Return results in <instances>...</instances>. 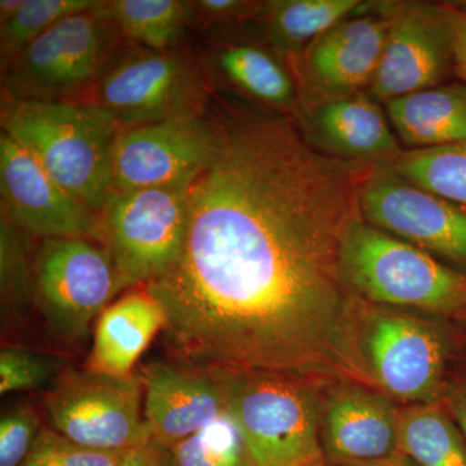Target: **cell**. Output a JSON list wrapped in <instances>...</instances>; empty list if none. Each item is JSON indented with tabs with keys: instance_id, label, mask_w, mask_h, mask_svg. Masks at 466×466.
Masks as SVG:
<instances>
[{
	"instance_id": "ac0fdd59",
	"label": "cell",
	"mask_w": 466,
	"mask_h": 466,
	"mask_svg": "<svg viewBox=\"0 0 466 466\" xmlns=\"http://www.w3.org/2000/svg\"><path fill=\"white\" fill-rule=\"evenodd\" d=\"M167 325L164 309L147 291H134L104 309L86 370L113 377L133 375L140 355Z\"/></svg>"
},
{
	"instance_id": "603a6c76",
	"label": "cell",
	"mask_w": 466,
	"mask_h": 466,
	"mask_svg": "<svg viewBox=\"0 0 466 466\" xmlns=\"http://www.w3.org/2000/svg\"><path fill=\"white\" fill-rule=\"evenodd\" d=\"M110 15L127 43L147 50H182L191 32L188 2L180 0H108Z\"/></svg>"
},
{
	"instance_id": "ba28073f",
	"label": "cell",
	"mask_w": 466,
	"mask_h": 466,
	"mask_svg": "<svg viewBox=\"0 0 466 466\" xmlns=\"http://www.w3.org/2000/svg\"><path fill=\"white\" fill-rule=\"evenodd\" d=\"M35 303L67 342L82 341L92 319L121 290L112 254L86 238H43L34 254Z\"/></svg>"
},
{
	"instance_id": "5b68a950",
	"label": "cell",
	"mask_w": 466,
	"mask_h": 466,
	"mask_svg": "<svg viewBox=\"0 0 466 466\" xmlns=\"http://www.w3.org/2000/svg\"><path fill=\"white\" fill-rule=\"evenodd\" d=\"M342 269L357 296L466 323V274L363 218L346 235Z\"/></svg>"
},
{
	"instance_id": "8992f818",
	"label": "cell",
	"mask_w": 466,
	"mask_h": 466,
	"mask_svg": "<svg viewBox=\"0 0 466 466\" xmlns=\"http://www.w3.org/2000/svg\"><path fill=\"white\" fill-rule=\"evenodd\" d=\"M216 85L198 55L128 45L99 84L79 101L112 113L130 128L177 116L204 115Z\"/></svg>"
},
{
	"instance_id": "4fadbf2b",
	"label": "cell",
	"mask_w": 466,
	"mask_h": 466,
	"mask_svg": "<svg viewBox=\"0 0 466 466\" xmlns=\"http://www.w3.org/2000/svg\"><path fill=\"white\" fill-rule=\"evenodd\" d=\"M210 149L207 112L121 128L113 147L110 193L189 179L207 162Z\"/></svg>"
},
{
	"instance_id": "3957f363",
	"label": "cell",
	"mask_w": 466,
	"mask_h": 466,
	"mask_svg": "<svg viewBox=\"0 0 466 466\" xmlns=\"http://www.w3.org/2000/svg\"><path fill=\"white\" fill-rule=\"evenodd\" d=\"M130 43L108 0L58 21L2 72V100L84 99Z\"/></svg>"
},
{
	"instance_id": "6da1fadb",
	"label": "cell",
	"mask_w": 466,
	"mask_h": 466,
	"mask_svg": "<svg viewBox=\"0 0 466 466\" xmlns=\"http://www.w3.org/2000/svg\"><path fill=\"white\" fill-rule=\"evenodd\" d=\"M179 258L146 289L189 367L372 386L342 269L368 173L328 157L285 113L216 91Z\"/></svg>"
},
{
	"instance_id": "d6a6232c",
	"label": "cell",
	"mask_w": 466,
	"mask_h": 466,
	"mask_svg": "<svg viewBox=\"0 0 466 466\" xmlns=\"http://www.w3.org/2000/svg\"><path fill=\"white\" fill-rule=\"evenodd\" d=\"M446 21L452 43L453 70L466 84V0L438 5Z\"/></svg>"
},
{
	"instance_id": "e0dca14e",
	"label": "cell",
	"mask_w": 466,
	"mask_h": 466,
	"mask_svg": "<svg viewBox=\"0 0 466 466\" xmlns=\"http://www.w3.org/2000/svg\"><path fill=\"white\" fill-rule=\"evenodd\" d=\"M390 26L391 17L355 18L339 24L309 47V76L325 90L339 95L372 82Z\"/></svg>"
},
{
	"instance_id": "9a60e30c",
	"label": "cell",
	"mask_w": 466,
	"mask_h": 466,
	"mask_svg": "<svg viewBox=\"0 0 466 466\" xmlns=\"http://www.w3.org/2000/svg\"><path fill=\"white\" fill-rule=\"evenodd\" d=\"M320 433L330 464H377L401 452L400 410L370 386L345 383L323 404Z\"/></svg>"
},
{
	"instance_id": "52a82bcc",
	"label": "cell",
	"mask_w": 466,
	"mask_h": 466,
	"mask_svg": "<svg viewBox=\"0 0 466 466\" xmlns=\"http://www.w3.org/2000/svg\"><path fill=\"white\" fill-rule=\"evenodd\" d=\"M192 179L110 193L100 213L101 244L112 254L121 290L161 278L179 258Z\"/></svg>"
},
{
	"instance_id": "d590c367",
	"label": "cell",
	"mask_w": 466,
	"mask_h": 466,
	"mask_svg": "<svg viewBox=\"0 0 466 466\" xmlns=\"http://www.w3.org/2000/svg\"><path fill=\"white\" fill-rule=\"evenodd\" d=\"M25 0H0V26L16 16Z\"/></svg>"
},
{
	"instance_id": "4316f807",
	"label": "cell",
	"mask_w": 466,
	"mask_h": 466,
	"mask_svg": "<svg viewBox=\"0 0 466 466\" xmlns=\"http://www.w3.org/2000/svg\"><path fill=\"white\" fill-rule=\"evenodd\" d=\"M175 466H253L231 413L171 447Z\"/></svg>"
},
{
	"instance_id": "cb8c5ba5",
	"label": "cell",
	"mask_w": 466,
	"mask_h": 466,
	"mask_svg": "<svg viewBox=\"0 0 466 466\" xmlns=\"http://www.w3.org/2000/svg\"><path fill=\"white\" fill-rule=\"evenodd\" d=\"M359 5L358 0H274L259 5L256 16L276 47L291 50L329 32Z\"/></svg>"
},
{
	"instance_id": "ffe728a7",
	"label": "cell",
	"mask_w": 466,
	"mask_h": 466,
	"mask_svg": "<svg viewBox=\"0 0 466 466\" xmlns=\"http://www.w3.org/2000/svg\"><path fill=\"white\" fill-rule=\"evenodd\" d=\"M314 127L325 148L345 157L394 161L401 153L381 109L363 95L325 103Z\"/></svg>"
},
{
	"instance_id": "e575fe53",
	"label": "cell",
	"mask_w": 466,
	"mask_h": 466,
	"mask_svg": "<svg viewBox=\"0 0 466 466\" xmlns=\"http://www.w3.org/2000/svg\"><path fill=\"white\" fill-rule=\"evenodd\" d=\"M446 408L466 441V379L451 385L443 395Z\"/></svg>"
},
{
	"instance_id": "7402d4cb",
	"label": "cell",
	"mask_w": 466,
	"mask_h": 466,
	"mask_svg": "<svg viewBox=\"0 0 466 466\" xmlns=\"http://www.w3.org/2000/svg\"><path fill=\"white\" fill-rule=\"evenodd\" d=\"M400 450L419 466H466L464 435L440 401L400 410Z\"/></svg>"
},
{
	"instance_id": "d4e9b609",
	"label": "cell",
	"mask_w": 466,
	"mask_h": 466,
	"mask_svg": "<svg viewBox=\"0 0 466 466\" xmlns=\"http://www.w3.org/2000/svg\"><path fill=\"white\" fill-rule=\"evenodd\" d=\"M389 167L408 182L466 208V143L400 153Z\"/></svg>"
},
{
	"instance_id": "1f68e13d",
	"label": "cell",
	"mask_w": 466,
	"mask_h": 466,
	"mask_svg": "<svg viewBox=\"0 0 466 466\" xmlns=\"http://www.w3.org/2000/svg\"><path fill=\"white\" fill-rule=\"evenodd\" d=\"M191 32H198L202 36L217 35L229 24L251 14L256 15L258 5L240 0H196L188 2Z\"/></svg>"
},
{
	"instance_id": "484cf974",
	"label": "cell",
	"mask_w": 466,
	"mask_h": 466,
	"mask_svg": "<svg viewBox=\"0 0 466 466\" xmlns=\"http://www.w3.org/2000/svg\"><path fill=\"white\" fill-rule=\"evenodd\" d=\"M30 235L0 214V297L3 318L23 317L35 302Z\"/></svg>"
},
{
	"instance_id": "277c9868",
	"label": "cell",
	"mask_w": 466,
	"mask_h": 466,
	"mask_svg": "<svg viewBox=\"0 0 466 466\" xmlns=\"http://www.w3.org/2000/svg\"><path fill=\"white\" fill-rule=\"evenodd\" d=\"M217 372L253 466H311L325 460L317 380L278 372Z\"/></svg>"
},
{
	"instance_id": "74e56055",
	"label": "cell",
	"mask_w": 466,
	"mask_h": 466,
	"mask_svg": "<svg viewBox=\"0 0 466 466\" xmlns=\"http://www.w3.org/2000/svg\"><path fill=\"white\" fill-rule=\"evenodd\" d=\"M311 466H336L330 464V462H328L327 460H323V461L317 462V464L311 465Z\"/></svg>"
},
{
	"instance_id": "7c38bea8",
	"label": "cell",
	"mask_w": 466,
	"mask_h": 466,
	"mask_svg": "<svg viewBox=\"0 0 466 466\" xmlns=\"http://www.w3.org/2000/svg\"><path fill=\"white\" fill-rule=\"evenodd\" d=\"M0 189L2 210L30 236L101 242L100 214L61 187L5 131H0Z\"/></svg>"
},
{
	"instance_id": "2e32d148",
	"label": "cell",
	"mask_w": 466,
	"mask_h": 466,
	"mask_svg": "<svg viewBox=\"0 0 466 466\" xmlns=\"http://www.w3.org/2000/svg\"><path fill=\"white\" fill-rule=\"evenodd\" d=\"M453 67L452 43L438 5L408 7L391 17L390 32L370 87L391 101L435 87Z\"/></svg>"
},
{
	"instance_id": "9c48e42d",
	"label": "cell",
	"mask_w": 466,
	"mask_h": 466,
	"mask_svg": "<svg viewBox=\"0 0 466 466\" xmlns=\"http://www.w3.org/2000/svg\"><path fill=\"white\" fill-rule=\"evenodd\" d=\"M140 376L113 377L66 370L45 404L52 428L87 449L127 451L149 441L140 413Z\"/></svg>"
},
{
	"instance_id": "f1b7e54d",
	"label": "cell",
	"mask_w": 466,
	"mask_h": 466,
	"mask_svg": "<svg viewBox=\"0 0 466 466\" xmlns=\"http://www.w3.org/2000/svg\"><path fill=\"white\" fill-rule=\"evenodd\" d=\"M64 367V359L20 346L0 351V394L33 390L50 382Z\"/></svg>"
},
{
	"instance_id": "8d00e7d4",
	"label": "cell",
	"mask_w": 466,
	"mask_h": 466,
	"mask_svg": "<svg viewBox=\"0 0 466 466\" xmlns=\"http://www.w3.org/2000/svg\"><path fill=\"white\" fill-rule=\"evenodd\" d=\"M370 466H419L413 461L410 456H407L404 452L397 453V455L391 456V458L383 460V461L377 462V464Z\"/></svg>"
},
{
	"instance_id": "7a4b0ae2",
	"label": "cell",
	"mask_w": 466,
	"mask_h": 466,
	"mask_svg": "<svg viewBox=\"0 0 466 466\" xmlns=\"http://www.w3.org/2000/svg\"><path fill=\"white\" fill-rule=\"evenodd\" d=\"M2 131L61 187L100 214L112 192V153L121 131L112 113L86 101L2 100Z\"/></svg>"
},
{
	"instance_id": "8fae6325",
	"label": "cell",
	"mask_w": 466,
	"mask_h": 466,
	"mask_svg": "<svg viewBox=\"0 0 466 466\" xmlns=\"http://www.w3.org/2000/svg\"><path fill=\"white\" fill-rule=\"evenodd\" d=\"M360 210L377 228L466 267V208L408 182L390 167L368 175Z\"/></svg>"
},
{
	"instance_id": "83f0119b",
	"label": "cell",
	"mask_w": 466,
	"mask_h": 466,
	"mask_svg": "<svg viewBox=\"0 0 466 466\" xmlns=\"http://www.w3.org/2000/svg\"><path fill=\"white\" fill-rule=\"evenodd\" d=\"M101 0H25L16 16L0 26L2 72L21 51L66 17L96 7Z\"/></svg>"
},
{
	"instance_id": "30bf717a",
	"label": "cell",
	"mask_w": 466,
	"mask_h": 466,
	"mask_svg": "<svg viewBox=\"0 0 466 466\" xmlns=\"http://www.w3.org/2000/svg\"><path fill=\"white\" fill-rule=\"evenodd\" d=\"M361 348L373 382L407 400L437 403L444 395L450 339L437 325L397 312L363 324Z\"/></svg>"
},
{
	"instance_id": "836d02e7",
	"label": "cell",
	"mask_w": 466,
	"mask_h": 466,
	"mask_svg": "<svg viewBox=\"0 0 466 466\" xmlns=\"http://www.w3.org/2000/svg\"><path fill=\"white\" fill-rule=\"evenodd\" d=\"M116 466H175L170 449L147 441L142 446L127 450Z\"/></svg>"
},
{
	"instance_id": "f546056e",
	"label": "cell",
	"mask_w": 466,
	"mask_h": 466,
	"mask_svg": "<svg viewBox=\"0 0 466 466\" xmlns=\"http://www.w3.org/2000/svg\"><path fill=\"white\" fill-rule=\"evenodd\" d=\"M126 451L87 449L55 431H41L21 466H116Z\"/></svg>"
},
{
	"instance_id": "5bb4252c",
	"label": "cell",
	"mask_w": 466,
	"mask_h": 466,
	"mask_svg": "<svg viewBox=\"0 0 466 466\" xmlns=\"http://www.w3.org/2000/svg\"><path fill=\"white\" fill-rule=\"evenodd\" d=\"M149 441L171 449L228 412L217 370L152 363L140 375Z\"/></svg>"
},
{
	"instance_id": "d6986e66",
	"label": "cell",
	"mask_w": 466,
	"mask_h": 466,
	"mask_svg": "<svg viewBox=\"0 0 466 466\" xmlns=\"http://www.w3.org/2000/svg\"><path fill=\"white\" fill-rule=\"evenodd\" d=\"M208 39V47L198 56L213 82L223 79L259 106L278 112L289 108L296 97V88L274 55L250 43Z\"/></svg>"
},
{
	"instance_id": "44dd1931",
	"label": "cell",
	"mask_w": 466,
	"mask_h": 466,
	"mask_svg": "<svg viewBox=\"0 0 466 466\" xmlns=\"http://www.w3.org/2000/svg\"><path fill=\"white\" fill-rule=\"evenodd\" d=\"M392 127L420 148L466 143V84L435 86L388 103Z\"/></svg>"
},
{
	"instance_id": "4dcf8cb0",
	"label": "cell",
	"mask_w": 466,
	"mask_h": 466,
	"mask_svg": "<svg viewBox=\"0 0 466 466\" xmlns=\"http://www.w3.org/2000/svg\"><path fill=\"white\" fill-rule=\"evenodd\" d=\"M39 421L30 406H17L0 419V466H21L38 438Z\"/></svg>"
}]
</instances>
